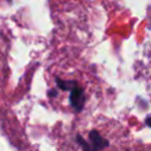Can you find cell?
I'll return each instance as SVG.
<instances>
[{
    "label": "cell",
    "mask_w": 151,
    "mask_h": 151,
    "mask_svg": "<svg viewBox=\"0 0 151 151\" xmlns=\"http://www.w3.org/2000/svg\"><path fill=\"white\" fill-rule=\"evenodd\" d=\"M76 140L81 146V149L84 151H100L109 145V140L105 139L96 130H92L88 132V140L90 142H86L83 138V136H80V134H77Z\"/></svg>",
    "instance_id": "obj_1"
},
{
    "label": "cell",
    "mask_w": 151,
    "mask_h": 151,
    "mask_svg": "<svg viewBox=\"0 0 151 151\" xmlns=\"http://www.w3.org/2000/svg\"><path fill=\"white\" fill-rule=\"evenodd\" d=\"M70 104L74 111L80 112L85 104V92L83 87H80L77 83L70 90Z\"/></svg>",
    "instance_id": "obj_2"
},
{
    "label": "cell",
    "mask_w": 151,
    "mask_h": 151,
    "mask_svg": "<svg viewBox=\"0 0 151 151\" xmlns=\"http://www.w3.org/2000/svg\"><path fill=\"white\" fill-rule=\"evenodd\" d=\"M145 124H146L149 127H151V116L145 118Z\"/></svg>",
    "instance_id": "obj_3"
}]
</instances>
